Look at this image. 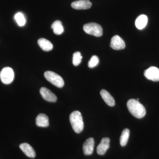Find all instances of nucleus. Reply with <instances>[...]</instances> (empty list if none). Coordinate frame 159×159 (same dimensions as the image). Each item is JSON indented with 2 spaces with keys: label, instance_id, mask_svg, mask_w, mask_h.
<instances>
[{
  "label": "nucleus",
  "instance_id": "15",
  "mask_svg": "<svg viewBox=\"0 0 159 159\" xmlns=\"http://www.w3.org/2000/svg\"><path fill=\"white\" fill-rule=\"evenodd\" d=\"M38 43L43 51H51L53 48V45L48 40L44 38H40L38 40Z\"/></svg>",
  "mask_w": 159,
  "mask_h": 159
},
{
  "label": "nucleus",
  "instance_id": "8",
  "mask_svg": "<svg viewBox=\"0 0 159 159\" xmlns=\"http://www.w3.org/2000/svg\"><path fill=\"white\" fill-rule=\"evenodd\" d=\"M124 41L119 35H115L111 39L110 47L115 50H122L125 48Z\"/></svg>",
  "mask_w": 159,
  "mask_h": 159
},
{
  "label": "nucleus",
  "instance_id": "3",
  "mask_svg": "<svg viewBox=\"0 0 159 159\" xmlns=\"http://www.w3.org/2000/svg\"><path fill=\"white\" fill-rule=\"evenodd\" d=\"M44 77L48 81L57 88H61L64 85V81L62 77L54 72L46 71L44 73Z\"/></svg>",
  "mask_w": 159,
  "mask_h": 159
},
{
  "label": "nucleus",
  "instance_id": "10",
  "mask_svg": "<svg viewBox=\"0 0 159 159\" xmlns=\"http://www.w3.org/2000/svg\"><path fill=\"white\" fill-rule=\"evenodd\" d=\"M95 141L93 138H90L87 139L83 146L84 153L85 155H91L93 152Z\"/></svg>",
  "mask_w": 159,
  "mask_h": 159
},
{
  "label": "nucleus",
  "instance_id": "19",
  "mask_svg": "<svg viewBox=\"0 0 159 159\" xmlns=\"http://www.w3.org/2000/svg\"><path fill=\"white\" fill-rule=\"evenodd\" d=\"M14 18L19 26H23L26 23V19L24 15L21 12H18L15 15Z\"/></svg>",
  "mask_w": 159,
  "mask_h": 159
},
{
  "label": "nucleus",
  "instance_id": "7",
  "mask_svg": "<svg viewBox=\"0 0 159 159\" xmlns=\"http://www.w3.org/2000/svg\"><path fill=\"white\" fill-rule=\"evenodd\" d=\"M40 93L43 99L48 102H55L57 101V97L56 95L47 88H41L40 89Z\"/></svg>",
  "mask_w": 159,
  "mask_h": 159
},
{
  "label": "nucleus",
  "instance_id": "12",
  "mask_svg": "<svg viewBox=\"0 0 159 159\" xmlns=\"http://www.w3.org/2000/svg\"><path fill=\"white\" fill-rule=\"evenodd\" d=\"M20 148L27 157L31 158L35 157L36 155L35 151L28 143H24L21 144L20 145Z\"/></svg>",
  "mask_w": 159,
  "mask_h": 159
},
{
  "label": "nucleus",
  "instance_id": "9",
  "mask_svg": "<svg viewBox=\"0 0 159 159\" xmlns=\"http://www.w3.org/2000/svg\"><path fill=\"white\" fill-rule=\"evenodd\" d=\"M71 6L73 9L77 10L88 9L91 8L92 3L89 0H79L72 2Z\"/></svg>",
  "mask_w": 159,
  "mask_h": 159
},
{
  "label": "nucleus",
  "instance_id": "21",
  "mask_svg": "<svg viewBox=\"0 0 159 159\" xmlns=\"http://www.w3.org/2000/svg\"><path fill=\"white\" fill-rule=\"evenodd\" d=\"M99 63V58L97 55H93L91 57L88 63V66L90 68L95 67Z\"/></svg>",
  "mask_w": 159,
  "mask_h": 159
},
{
  "label": "nucleus",
  "instance_id": "13",
  "mask_svg": "<svg viewBox=\"0 0 159 159\" xmlns=\"http://www.w3.org/2000/svg\"><path fill=\"white\" fill-rule=\"evenodd\" d=\"M36 124L39 127H48L49 125L48 117L45 114H39L36 118Z\"/></svg>",
  "mask_w": 159,
  "mask_h": 159
},
{
  "label": "nucleus",
  "instance_id": "14",
  "mask_svg": "<svg viewBox=\"0 0 159 159\" xmlns=\"http://www.w3.org/2000/svg\"><path fill=\"white\" fill-rule=\"evenodd\" d=\"M100 95L106 103L108 106L113 107L115 105V100L111 94L106 90L100 91Z\"/></svg>",
  "mask_w": 159,
  "mask_h": 159
},
{
  "label": "nucleus",
  "instance_id": "20",
  "mask_svg": "<svg viewBox=\"0 0 159 159\" xmlns=\"http://www.w3.org/2000/svg\"><path fill=\"white\" fill-rule=\"evenodd\" d=\"M82 56L81 53L79 51L75 52L73 54V63L74 66H78L81 62L82 61Z\"/></svg>",
  "mask_w": 159,
  "mask_h": 159
},
{
  "label": "nucleus",
  "instance_id": "11",
  "mask_svg": "<svg viewBox=\"0 0 159 159\" xmlns=\"http://www.w3.org/2000/svg\"><path fill=\"white\" fill-rule=\"evenodd\" d=\"M110 139L108 138H104L101 140L100 144L97 148V152L99 155H103L109 148Z\"/></svg>",
  "mask_w": 159,
  "mask_h": 159
},
{
  "label": "nucleus",
  "instance_id": "2",
  "mask_svg": "<svg viewBox=\"0 0 159 159\" xmlns=\"http://www.w3.org/2000/svg\"><path fill=\"white\" fill-rule=\"evenodd\" d=\"M72 128L75 132L80 133L83 130L84 124L81 113L78 111H75L71 113L70 116Z\"/></svg>",
  "mask_w": 159,
  "mask_h": 159
},
{
  "label": "nucleus",
  "instance_id": "4",
  "mask_svg": "<svg viewBox=\"0 0 159 159\" xmlns=\"http://www.w3.org/2000/svg\"><path fill=\"white\" fill-rule=\"evenodd\" d=\"M83 29L86 33L96 37L102 36L103 33L102 27L96 23H90L85 24L83 26Z\"/></svg>",
  "mask_w": 159,
  "mask_h": 159
},
{
  "label": "nucleus",
  "instance_id": "18",
  "mask_svg": "<svg viewBox=\"0 0 159 159\" xmlns=\"http://www.w3.org/2000/svg\"><path fill=\"white\" fill-rule=\"evenodd\" d=\"M130 131L128 129H125L122 131L120 138V144L122 146H125L128 142Z\"/></svg>",
  "mask_w": 159,
  "mask_h": 159
},
{
  "label": "nucleus",
  "instance_id": "5",
  "mask_svg": "<svg viewBox=\"0 0 159 159\" xmlns=\"http://www.w3.org/2000/svg\"><path fill=\"white\" fill-rule=\"evenodd\" d=\"M14 78L13 70L9 67L4 68L0 73V79L4 84H10Z\"/></svg>",
  "mask_w": 159,
  "mask_h": 159
},
{
  "label": "nucleus",
  "instance_id": "16",
  "mask_svg": "<svg viewBox=\"0 0 159 159\" xmlns=\"http://www.w3.org/2000/svg\"><path fill=\"white\" fill-rule=\"evenodd\" d=\"M148 22V17L145 15H141L137 18L135 21V26L137 29L142 30L145 27Z\"/></svg>",
  "mask_w": 159,
  "mask_h": 159
},
{
  "label": "nucleus",
  "instance_id": "6",
  "mask_svg": "<svg viewBox=\"0 0 159 159\" xmlns=\"http://www.w3.org/2000/svg\"><path fill=\"white\" fill-rule=\"evenodd\" d=\"M144 75L147 79L153 81H159V69L156 67L151 66L145 70Z\"/></svg>",
  "mask_w": 159,
  "mask_h": 159
},
{
  "label": "nucleus",
  "instance_id": "17",
  "mask_svg": "<svg viewBox=\"0 0 159 159\" xmlns=\"http://www.w3.org/2000/svg\"><path fill=\"white\" fill-rule=\"evenodd\" d=\"M51 29H53L54 34L60 35L64 32V28L62 23L60 20H56L51 25Z\"/></svg>",
  "mask_w": 159,
  "mask_h": 159
},
{
  "label": "nucleus",
  "instance_id": "1",
  "mask_svg": "<svg viewBox=\"0 0 159 159\" xmlns=\"http://www.w3.org/2000/svg\"><path fill=\"white\" fill-rule=\"evenodd\" d=\"M127 106L129 112L136 118L141 119L146 115L145 107L137 99H129L127 102Z\"/></svg>",
  "mask_w": 159,
  "mask_h": 159
}]
</instances>
